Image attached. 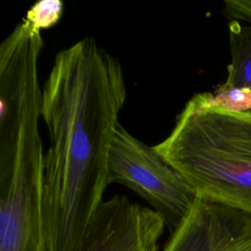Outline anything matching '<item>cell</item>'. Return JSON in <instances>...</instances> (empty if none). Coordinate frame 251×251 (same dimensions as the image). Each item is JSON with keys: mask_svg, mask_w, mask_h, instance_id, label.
<instances>
[{"mask_svg": "<svg viewBox=\"0 0 251 251\" xmlns=\"http://www.w3.org/2000/svg\"><path fill=\"white\" fill-rule=\"evenodd\" d=\"M121 63L93 37L57 53L42 86V217L48 251H78L110 184L108 160L126 100Z\"/></svg>", "mask_w": 251, "mask_h": 251, "instance_id": "1", "label": "cell"}, {"mask_svg": "<svg viewBox=\"0 0 251 251\" xmlns=\"http://www.w3.org/2000/svg\"><path fill=\"white\" fill-rule=\"evenodd\" d=\"M153 147L197 194L251 214V111L206 105L195 94Z\"/></svg>", "mask_w": 251, "mask_h": 251, "instance_id": "2", "label": "cell"}, {"mask_svg": "<svg viewBox=\"0 0 251 251\" xmlns=\"http://www.w3.org/2000/svg\"><path fill=\"white\" fill-rule=\"evenodd\" d=\"M109 182L121 183L148 202L173 232L191 210L197 193L155 150L120 123L110 147Z\"/></svg>", "mask_w": 251, "mask_h": 251, "instance_id": "3", "label": "cell"}, {"mask_svg": "<svg viewBox=\"0 0 251 251\" xmlns=\"http://www.w3.org/2000/svg\"><path fill=\"white\" fill-rule=\"evenodd\" d=\"M166 226L155 210L114 195L97 208L78 251H159Z\"/></svg>", "mask_w": 251, "mask_h": 251, "instance_id": "4", "label": "cell"}, {"mask_svg": "<svg viewBox=\"0 0 251 251\" xmlns=\"http://www.w3.org/2000/svg\"><path fill=\"white\" fill-rule=\"evenodd\" d=\"M163 251H251V214L197 194Z\"/></svg>", "mask_w": 251, "mask_h": 251, "instance_id": "5", "label": "cell"}, {"mask_svg": "<svg viewBox=\"0 0 251 251\" xmlns=\"http://www.w3.org/2000/svg\"><path fill=\"white\" fill-rule=\"evenodd\" d=\"M42 191L16 183L0 188V251H48Z\"/></svg>", "mask_w": 251, "mask_h": 251, "instance_id": "6", "label": "cell"}, {"mask_svg": "<svg viewBox=\"0 0 251 251\" xmlns=\"http://www.w3.org/2000/svg\"><path fill=\"white\" fill-rule=\"evenodd\" d=\"M228 33L230 63L223 84L251 91V25L229 21Z\"/></svg>", "mask_w": 251, "mask_h": 251, "instance_id": "7", "label": "cell"}, {"mask_svg": "<svg viewBox=\"0 0 251 251\" xmlns=\"http://www.w3.org/2000/svg\"><path fill=\"white\" fill-rule=\"evenodd\" d=\"M64 13L61 0H40L35 2L26 12L25 20L34 29L40 30L55 25Z\"/></svg>", "mask_w": 251, "mask_h": 251, "instance_id": "8", "label": "cell"}, {"mask_svg": "<svg viewBox=\"0 0 251 251\" xmlns=\"http://www.w3.org/2000/svg\"><path fill=\"white\" fill-rule=\"evenodd\" d=\"M224 14L230 21H242L251 25V0H226Z\"/></svg>", "mask_w": 251, "mask_h": 251, "instance_id": "9", "label": "cell"}]
</instances>
